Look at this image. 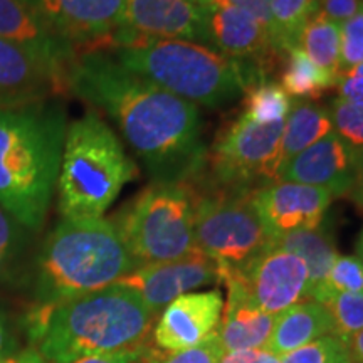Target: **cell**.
Segmentation results:
<instances>
[{"label":"cell","mask_w":363,"mask_h":363,"mask_svg":"<svg viewBox=\"0 0 363 363\" xmlns=\"http://www.w3.org/2000/svg\"><path fill=\"white\" fill-rule=\"evenodd\" d=\"M333 131L352 148L363 147V108L335 98L328 106Z\"/></svg>","instance_id":"31"},{"label":"cell","mask_w":363,"mask_h":363,"mask_svg":"<svg viewBox=\"0 0 363 363\" xmlns=\"http://www.w3.org/2000/svg\"><path fill=\"white\" fill-rule=\"evenodd\" d=\"M333 321V335L345 343L363 330V294L340 293L321 303Z\"/></svg>","instance_id":"29"},{"label":"cell","mask_w":363,"mask_h":363,"mask_svg":"<svg viewBox=\"0 0 363 363\" xmlns=\"http://www.w3.org/2000/svg\"><path fill=\"white\" fill-rule=\"evenodd\" d=\"M242 113L261 125L286 121L291 111L293 99L279 83L271 79L257 81L244 91Z\"/></svg>","instance_id":"26"},{"label":"cell","mask_w":363,"mask_h":363,"mask_svg":"<svg viewBox=\"0 0 363 363\" xmlns=\"http://www.w3.org/2000/svg\"><path fill=\"white\" fill-rule=\"evenodd\" d=\"M67 89L66 79L19 45L0 40V111L44 103Z\"/></svg>","instance_id":"18"},{"label":"cell","mask_w":363,"mask_h":363,"mask_svg":"<svg viewBox=\"0 0 363 363\" xmlns=\"http://www.w3.org/2000/svg\"><path fill=\"white\" fill-rule=\"evenodd\" d=\"M17 244V229L11 216L0 207V256H7Z\"/></svg>","instance_id":"39"},{"label":"cell","mask_w":363,"mask_h":363,"mask_svg":"<svg viewBox=\"0 0 363 363\" xmlns=\"http://www.w3.org/2000/svg\"><path fill=\"white\" fill-rule=\"evenodd\" d=\"M340 293L363 294V261L358 256H338L323 283L313 291L311 299L323 303Z\"/></svg>","instance_id":"28"},{"label":"cell","mask_w":363,"mask_h":363,"mask_svg":"<svg viewBox=\"0 0 363 363\" xmlns=\"http://www.w3.org/2000/svg\"><path fill=\"white\" fill-rule=\"evenodd\" d=\"M298 48L311 59L318 67L338 79L340 66V26L320 13H313L303 27L298 39Z\"/></svg>","instance_id":"25"},{"label":"cell","mask_w":363,"mask_h":363,"mask_svg":"<svg viewBox=\"0 0 363 363\" xmlns=\"http://www.w3.org/2000/svg\"><path fill=\"white\" fill-rule=\"evenodd\" d=\"M333 131L330 110L325 104L298 99L293 101L291 111L284 121L283 136H281V167L291 160L303 150L310 148L313 143Z\"/></svg>","instance_id":"22"},{"label":"cell","mask_w":363,"mask_h":363,"mask_svg":"<svg viewBox=\"0 0 363 363\" xmlns=\"http://www.w3.org/2000/svg\"><path fill=\"white\" fill-rule=\"evenodd\" d=\"M35 19L76 56L106 52L123 27L125 0H22Z\"/></svg>","instance_id":"10"},{"label":"cell","mask_w":363,"mask_h":363,"mask_svg":"<svg viewBox=\"0 0 363 363\" xmlns=\"http://www.w3.org/2000/svg\"><path fill=\"white\" fill-rule=\"evenodd\" d=\"M13 353H17L16 340L12 338L11 331H9L7 321L0 315V360L13 355Z\"/></svg>","instance_id":"40"},{"label":"cell","mask_w":363,"mask_h":363,"mask_svg":"<svg viewBox=\"0 0 363 363\" xmlns=\"http://www.w3.org/2000/svg\"><path fill=\"white\" fill-rule=\"evenodd\" d=\"M145 357H147V352H145ZM147 363H148V360H147Z\"/></svg>","instance_id":"48"},{"label":"cell","mask_w":363,"mask_h":363,"mask_svg":"<svg viewBox=\"0 0 363 363\" xmlns=\"http://www.w3.org/2000/svg\"><path fill=\"white\" fill-rule=\"evenodd\" d=\"M348 350H350V357L355 363H363V330L358 331L357 335L347 342Z\"/></svg>","instance_id":"42"},{"label":"cell","mask_w":363,"mask_h":363,"mask_svg":"<svg viewBox=\"0 0 363 363\" xmlns=\"http://www.w3.org/2000/svg\"><path fill=\"white\" fill-rule=\"evenodd\" d=\"M224 298L219 289L182 294L158 315L152 340L162 352L197 347L219 330Z\"/></svg>","instance_id":"15"},{"label":"cell","mask_w":363,"mask_h":363,"mask_svg":"<svg viewBox=\"0 0 363 363\" xmlns=\"http://www.w3.org/2000/svg\"><path fill=\"white\" fill-rule=\"evenodd\" d=\"M214 283H220L219 267L206 254L195 251L175 261L138 266L116 284L133 289L158 316L182 294Z\"/></svg>","instance_id":"13"},{"label":"cell","mask_w":363,"mask_h":363,"mask_svg":"<svg viewBox=\"0 0 363 363\" xmlns=\"http://www.w3.org/2000/svg\"><path fill=\"white\" fill-rule=\"evenodd\" d=\"M251 202L269 234L278 239L294 230L320 225L333 202V195L311 185L274 182L254 190Z\"/></svg>","instance_id":"14"},{"label":"cell","mask_w":363,"mask_h":363,"mask_svg":"<svg viewBox=\"0 0 363 363\" xmlns=\"http://www.w3.org/2000/svg\"><path fill=\"white\" fill-rule=\"evenodd\" d=\"M358 172L357 150L331 131L279 169L278 182H294L328 190L333 197L350 194Z\"/></svg>","instance_id":"16"},{"label":"cell","mask_w":363,"mask_h":363,"mask_svg":"<svg viewBox=\"0 0 363 363\" xmlns=\"http://www.w3.org/2000/svg\"><path fill=\"white\" fill-rule=\"evenodd\" d=\"M222 353L224 350L216 333L197 347L180 352H162L150 343L147 347V360L148 363H219Z\"/></svg>","instance_id":"32"},{"label":"cell","mask_w":363,"mask_h":363,"mask_svg":"<svg viewBox=\"0 0 363 363\" xmlns=\"http://www.w3.org/2000/svg\"><path fill=\"white\" fill-rule=\"evenodd\" d=\"M357 158H358V167H360V170H363V147L360 150H357Z\"/></svg>","instance_id":"45"},{"label":"cell","mask_w":363,"mask_h":363,"mask_svg":"<svg viewBox=\"0 0 363 363\" xmlns=\"http://www.w3.org/2000/svg\"><path fill=\"white\" fill-rule=\"evenodd\" d=\"M111 222L138 266L175 261L199 251L194 194L187 184L153 182Z\"/></svg>","instance_id":"7"},{"label":"cell","mask_w":363,"mask_h":363,"mask_svg":"<svg viewBox=\"0 0 363 363\" xmlns=\"http://www.w3.org/2000/svg\"><path fill=\"white\" fill-rule=\"evenodd\" d=\"M211 48L238 61L254 62L267 76L283 65V54L271 34L239 9H208Z\"/></svg>","instance_id":"17"},{"label":"cell","mask_w":363,"mask_h":363,"mask_svg":"<svg viewBox=\"0 0 363 363\" xmlns=\"http://www.w3.org/2000/svg\"><path fill=\"white\" fill-rule=\"evenodd\" d=\"M147 347L140 348V350H131V352L101 353V355L81 357L78 360H72L69 363H147V357H145Z\"/></svg>","instance_id":"38"},{"label":"cell","mask_w":363,"mask_h":363,"mask_svg":"<svg viewBox=\"0 0 363 363\" xmlns=\"http://www.w3.org/2000/svg\"><path fill=\"white\" fill-rule=\"evenodd\" d=\"M0 363H49V362H45V358L40 355L38 350H34V348L30 347L27 348V350L17 352L11 357L2 358Z\"/></svg>","instance_id":"41"},{"label":"cell","mask_w":363,"mask_h":363,"mask_svg":"<svg viewBox=\"0 0 363 363\" xmlns=\"http://www.w3.org/2000/svg\"><path fill=\"white\" fill-rule=\"evenodd\" d=\"M187 2L197 4V6H202V7H207V0H187Z\"/></svg>","instance_id":"46"},{"label":"cell","mask_w":363,"mask_h":363,"mask_svg":"<svg viewBox=\"0 0 363 363\" xmlns=\"http://www.w3.org/2000/svg\"><path fill=\"white\" fill-rule=\"evenodd\" d=\"M274 44L281 52L298 48L303 27L316 12L318 0H269Z\"/></svg>","instance_id":"27"},{"label":"cell","mask_w":363,"mask_h":363,"mask_svg":"<svg viewBox=\"0 0 363 363\" xmlns=\"http://www.w3.org/2000/svg\"><path fill=\"white\" fill-rule=\"evenodd\" d=\"M138 169L115 131L88 111L66 130L57 177L59 212L65 219H98Z\"/></svg>","instance_id":"6"},{"label":"cell","mask_w":363,"mask_h":363,"mask_svg":"<svg viewBox=\"0 0 363 363\" xmlns=\"http://www.w3.org/2000/svg\"><path fill=\"white\" fill-rule=\"evenodd\" d=\"M0 40L34 54L66 79L76 52L49 33L22 0H0Z\"/></svg>","instance_id":"19"},{"label":"cell","mask_w":363,"mask_h":363,"mask_svg":"<svg viewBox=\"0 0 363 363\" xmlns=\"http://www.w3.org/2000/svg\"><path fill=\"white\" fill-rule=\"evenodd\" d=\"M227 289V301L224 303L222 320L217 330L222 350H254L267 348L274 330L276 315L262 311L249 299L246 291L238 281L229 276L220 278Z\"/></svg>","instance_id":"20"},{"label":"cell","mask_w":363,"mask_h":363,"mask_svg":"<svg viewBox=\"0 0 363 363\" xmlns=\"http://www.w3.org/2000/svg\"><path fill=\"white\" fill-rule=\"evenodd\" d=\"M207 9H239L259 22L274 40L269 0H207Z\"/></svg>","instance_id":"34"},{"label":"cell","mask_w":363,"mask_h":363,"mask_svg":"<svg viewBox=\"0 0 363 363\" xmlns=\"http://www.w3.org/2000/svg\"><path fill=\"white\" fill-rule=\"evenodd\" d=\"M348 195H350L352 201L355 202L358 207L363 208V170L358 172L355 185H353V189L350 190V194Z\"/></svg>","instance_id":"43"},{"label":"cell","mask_w":363,"mask_h":363,"mask_svg":"<svg viewBox=\"0 0 363 363\" xmlns=\"http://www.w3.org/2000/svg\"><path fill=\"white\" fill-rule=\"evenodd\" d=\"M363 9V0H318L316 12L321 17L342 26Z\"/></svg>","instance_id":"36"},{"label":"cell","mask_w":363,"mask_h":363,"mask_svg":"<svg viewBox=\"0 0 363 363\" xmlns=\"http://www.w3.org/2000/svg\"><path fill=\"white\" fill-rule=\"evenodd\" d=\"M190 190L194 194L195 244L219 271L240 269L274 242L252 206L251 194L201 185Z\"/></svg>","instance_id":"8"},{"label":"cell","mask_w":363,"mask_h":363,"mask_svg":"<svg viewBox=\"0 0 363 363\" xmlns=\"http://www.w3.org/2000/svg\"><path fill=\"white\" fill-rule=\"evenodd\" d=\"M274 244L296 254L299 259L305 262L308 274H310L311 296L318 286L323 283L333 262L340 256L333 234L330 233V229H326L323 222L315 229H301L281 235L274 239Z\"/></svg>","instance_id":"23"},{"label":"cell","mask_w":363,"mask_h":363,"mask_svg":"<svg viewBox=\"0 0 363 363\" xmlns=\"http://www.w3.org/2000/svg\"><path fill=\"white\" fill-rule=\"evenodd\" d=\"M337 78L318 67L299 48L286 52L281 65L279 84L289 96L299 99H320L326 91L337 88Z\"/></svg>","instance_id":"24"},{"label":"cell","mask_w":363,"mask_h":363,"mask_svg":"<svg viewBox=\"0 0 363 363\" xmlns=\"http://www.w3.org/2000/svg\"><path fill=\"white\" fill-rule=\"evenodd\" d=\"M347 363H355V362H353V360H350V362H347Z\"/></svg>","instance_id":"47"},{"label":"cell","mask_w":363,"mask_h":363,"mask_svg":"<svg viewBox=\"0 0 363 363\" xmlns=\"http://www.w3.org/2000/svg\"><path fill=\"white\" fill-rule=\"evenodd\" d=\"M153 315L133 289L113 284L54 305H35L26 318L30 347L49 363L140 350L152 343Z\"/></svg>","instance_id":"2"},{"label":"cell","mask_w":363,"mask_h":363,"mask_svg":"<svg viewBox=\"0 0 363 363\" xmlns=\"http://www.w3.org/2000/svg\"><path fill=\"white\" fill-rule=\"evenodd\" d=\"M219 363H281V357L267 348L224 352Z\"/></svg>","instance_id":"37"},{"label":"cell","mask_w":363,"mask_h":363,"mask_svg":"<svg viewBox=\"0 0 363 363\" xmlns=\"http://www.w3.org/2000/svg\"><path fill=\"white\" fill-rule=\"evenodd\" d=\"M66 130L54 104L0 111V207L30 230L43 227L51 206Z\"/></svg>","instance_id":"3"},{"label":"cell","mask_w":363,"mask_h":363,"mask_svg":"<svg viewBox=\"0 0 363 363\" xmlns=\"http://www.w3.org/2000/svg\"><path fill=\"white\" fill-rule=\"evenodd\" d=\"M242 286L249 299L269 315H281L298 303L311 299L310 274L296 254L274 242L238 271H219Z\"/></svg>","instance_id":"11"},{"label":"cell","mask_w":363,"mask_h":363,"mask_svg":"<svg viewBox=\"0 0 363 363\" xmlns=\"http://www.w3.org/2000/svg\"><path fill=\"white\" fill-rule=\"evenodd\" d=\"M337 91L338 98L363 108V62L340 72Z\"/></svg>","instance_id":"35"},{"label":"cell","mask_w":363,"mask_h":363,"mask_svg":"<svg viewBox=\"0 0 363 363\" xmlns=\"http://www.w3.org/2000/svg\"><path fill=\"white\" fill-rule=\"evenodd\" d=\"M66 84L115 121L153 182L187 184L206 170V123L194 103L128 71L108 52L76 57Z\"/></svg>","instance_id":"1"},{"label":"cell","mask_w":363,"mask_h":363,"mask_svg":"<svg viewBox=\"0 0 363 363\" xmlns=\"http://www.w3.org/2000/svg\"><path fill=\"white\" fill-rule=\"evenodd\" d=\"M150 39L189 40L211 48L208 9L187 0H125L123 27L115 38V49L136 48Z\"/></svg>","instance_id":"12"},{"label":"cell","mask_w":363,"mask_h":363,"mask_svg":"<svg viewBox=\"0 0 363 363\" xmlns=\"http://www.w3.org/2000/svg\"><path fill=\"white\" fill-rule=\"evenodd\" d=\"M111 220L62 219L40 249L38 305H54L116 284L136 269Z\"/></svg>","instance_id":"5"},{"label":"cell","mask_w":363,"mask_h":363,"mask_svg":"<svg viewBox=\"0 0 363 363\" xmlns=\"http://www.w3.org/2000/svg\"><path fill=\"white\" fill-rule=\"evenodd\" d=\"M357 256L363 261V229L360 230V235H358L357 240Z\"/></svg>","instance_id":"44"},{"label":"cell","mask_w":363,"mask_h":363,"mask_svg":"<svg viewBox=\"0 0 363 363\" xmlns=\"http://www.w3.org/2000/svg\"><path fill=\"white\" fill-rule=\"evenodd\" d=\"M283 128L284 121L261 125L240 113L217 133L208 148L207 187L252 194L278 182Z\"/></svg>","instance_id":"9"},{"label":"cell","mask_w":363,"mask_h":363,"mask_svg":"<svg viewBox=\"0 0 363 363\" xmlns=\"http://www.w3.org/2000/svg\"><path fill=\"white\" fill-rule=\"evenodd\" d=\"M113 57L175 96L211 110L234 103L251 84L269 79L254 62L189 40L150 39L136 48L113 49Z\"/></svg>","instance_id":"4"},{"label":"cell","mask_w":363,"mask_h":363,"mask_svg":"<svg viewBox=\"0 0 363 363\" xmlns=\"http://www.w3.org/2000/svg\"><path fill=\"white\" fill-rule=\"evenodd\" d=\"M363 62V9L340 26V66L342 71Z\"/></svg>","instance_id":"33"},{"label":"cell","mask_w":363,"mask_h":363,"mask_svg":"<svg viewBox=\"0 0 363 363\" xmlns=\"http://www.w3.org/2000/svg\"><path fill=\"white\" fill-rule=\"evenodd\" d=\"M350 360L348 345L335 335H326L281 357V363H347Z\"/></svg>","instance_id":"30"},{"label":"cell","mask_w":363,"mask_h":363,"mask_svg":"<svg viewBox=\"0 0 363 363\" xmlns=\"http://www.w3.org/2000/svg\"><path fill=\"white\" fill-rule=\"evenodd\" d=\"M326 335H333L328 310L315 299H306L276 316L267 350L283 357Z\"/></svg>","instance_id":"21"}]
</instances>
